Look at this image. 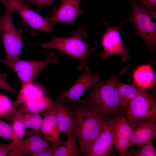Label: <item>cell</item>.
<instances>
[{
    "label": "cell",
    "mask_w": 156,
    "mask_h": 156,
    "mask_svg": "<svg viewBox=\"0 0 156 156\" xmlns=\"http://www.w3.org/2000/svg\"><path fill=\"white\" fill-rule=\"evenodd\" d=\"M64 99L72 109L75 119L79 153L85 156L101 133L106 121L110 119L81 101L77 103Z\"/></svg>",
    "instance_id": "obj_1"
},
{
    "label": "cell",
    "mask_w": 156,
    "mask_h": 156,
    "mask_svg": "<svg viewBox=\"0 0 156 156\" xmlns=\"http://www.w3.org/2000/svg\"><path fill=\"white\" fill-rule=\"evenodd\" d=\"M128 67H124L118 75H112L108 79L93 86L83 103L92 106L109 119L114 117L119 112V102L116 84L119 77L127 73Z\"/></svg>",
    "instance_id": "obj_2"
},
{
    "label": "cell",
    "mask_w": 156,
    "mask_h": 156,
    "mask_svg": "<svg viewBox=\"0 0 156 156\" xmlns=\"http://www.w3.org/2000/svg\"><path fill=\"white\" fill-rule=\"evenodd\" d=\"M72 36L66 38H59L51 35L52 40L49 42L41 44L39 46L46 49H55L60 51L62 55H67L76 59L80 64L78 69L81 71L87 65L88 58L95 49H89L91 44L84 42L83 39L87 37L85 29L79 26L72 31Z\"/></svg>",
    "instance_id": "obj_3"
},
{
    "label": "cell",
    "mask_w": 156,
    "mask_h": 156,
    "mask_svg": "<svg viewBox=\"0 0 156 156\" xmlns=\"http://www.w3.org/2000/svg\"><path fill=\"white\" fill-rule=\"evenodd\" d=\"M132 12L124 22H129L135 27L130 36H139L146 44L150 54V61L153 62V55L156 42V11L149 9L134 0H130Z\"/></svg>",
    "instance_id": "obj_4"
},
{
    "label": "cell",
    "mask_w": 156,
    "mask_h": 156,
    "mask_svg": "<svg viewBox=\"0 0 156 156\" xmlns=\"http://www.w3.org/2000/svg\"><path fill=\"white\" fill-rule=\"evenodd\" d=\"M5 12L0 15V38L4 46L6 60L14 62L19 60L21 50L24 44L22 37L23 30L17 29L12 19L13 10L7 6H4Z\"/></svg>",
    "instance_id": "obj_5"
},
{
    "label": "cell",
    "mask_w": 156,
    "mask_h": 156,
    "mask_svg": "<svg viewBox=\"0 0 156 156\" xmlns=\"http://www.w3.org/2000/svg\"><path fill=\"white\" fill-rule=\"evenodd\" d=\"M57 56L50 52L46 55L44 60H23L20 59L9 62L0 57V62L9 66L16 73L19 78L21 87L32 83L42 69L47 65L58 62Z\"/></svg>",
    "instance_id": "obj_6"
},
{
    "label": "cell",
    "mask_w": 156,
    "mask_h": 156,
    "mask_svg": "<svg viewBox=\"0 0 156 156\" xmlns=\"http://www.w3.org/2000/svg\"><path fill=\"white\" fill-rule=\"evenodd\" d=\"M0 3L10 7L20 16L23 24L31 29L32 35H36L39 30L51 31L52 28L48 18L31 9L26 0H0Z\"/></svg>",
    "instance_id": "obj_7"
},
{
    "label": "cell",
    "mask_w": 156,
    "mask_h": 156,
    "mask_svg": "<svg viewBox=\"0 0 156 156\" xmlns=\"http://www.w3.org/2000/svg\"><path fill=\"white\" fill-rule=\"evenodd\" d=\"M125 112L129 122L145 120L156 121L155 99L145 90L141 89Z\"/></svg>",
    "instance_id": "obj_8"
},
{
    "label": "cell",
    "mask_w": 156,
    "mask_h": 156,
    "mask_svg": "<svg viewBox=\"0 0 156 156\" xmlns=\"http://www.w3.org/2000/svg\"><path fill=\"white\" fill-rule=\"evenodd\" d=\"M124 23L123 21L117 26L113 27L107 23H102L106 30L99 41L103 48V51L100 55L102 60H107L116 55H120L123 62L129 59V51L124 47L119 31V28Z\"/></svg>",
    "instance_id": "obj_9"
},
{
    "label": "cell",
    "mask_w": 156,
    "mask_h": 156,
    "mask_svg": "<svg viewBox=\"0 0 156 156\" xmlns=\"http://www.w3.org/2000/svg\"><path fill=\"white\" fill-rule=\"evenodd\" d=\"M116 116L107 120L101 133L85 156H109L113 151Z\"/></svg>",
    "instance_id": "obj_10"
},
{
    "label": "cell",
    "mask_w": 156,
    "mask_h": 156,
    "mask_svg": "<svg viewBox=\"0 0 156 156\" xmlns=\"http://www.w3.org/2000/svg\"><path fill=\"white\" fill-rule=\"evenodd\" d=\"M60 2L59 7L53 9L47 17L51 28L60 22L73 25L77 16L84 12L81 8L79 0H60Z\"/></svg>",
    "instance_id": "obj_11"
},
{
    "label": "cell",
    "mask_w": 156,
    "mask_h": 156,
    "mask_svg": "<svg viewBox=\"0 0 156 156\" xmlns=\"http://www.w3.org/2000/svg\"><path fill=\"white\" fill-rule=\"evenodd\" d=\"M99 80L98 75L90 72L87 66L83 70L80 77L70 88L67 91L61 90L60 94L69 101L76 103L84 93L99 82Z\"/></svg>",
    "instance_id": "obj_12"
},
{
    "label": "cell",
    "mask_w": 156,
    "mask_h": 156,
    "mask_svg": "<svg viewBox=\"0 0 156 156\" xmlns=\"http://www.w3.org/2000/svg\"><path fill=\"white\" fill-rule=\"evenodd\" d=\"M56 112L55 104L41 112L44 116L41 128L42 133L46 139L51 142L52 148L55 151L62 144Z\"/></svg>",
    "instance_id": "obj_13"
},
{
    "label": "cell",
    "mask_w": 156,
    "mask_h": 156,
    "mask_svg": "<svg viewBox=\"0 0 156 156\" xmlns=\"http://www.w3.org/2000/svg\"><path fill=\"white\" fill-rule=\"evenodd\" d=\"M132 133V127L119 113L116 115L114 145L116 152L120 156H125Z\"/></svg>",
    "instance_id": "obj_14"
},
{
    "label": "cell",
    "mask_w": 156,
    "mask_h": 156,
    "mask_svg": "<svg viewBox=\"0 0 156 156\" xmlns=\"http://www.w3.org/2000/svg\"><path fill=\"white\" fill-rule=\"evenodd\" d=\"M129 122L132 126V133L128 148L145 143L152 140L156 137V121L145 120Z\"/></svg>",
    "instance_id": "obj_15"
},
{
    "label": "cell",
    "mask_w": 156,
    "mask_h": 156,
    "mask_svg": "<svg viewBox=\"0 0 156 156\" xmlns=\"http://www.w3.org/2000/svg\"><path fill=\"white\" fill-rule=\"evenodd\" d=\"M50 150H53L51 145L42 138L38 134H31L28 135L23 141H20L16 150L11 152L8 156H32L40 152Z\"/></svg>",
    "instance_id": "obj_16"
},
{
    "label": "cell",
    "mask_w": 156,
    "mask_h": 156,
    "mask_svg": "<svg viewBox=\"0 0 156 156\" xmlns=\"http://www.w3.org/2000/svg\"><path fill=\"white\" fill-rule=\"evenodd\" d=\"M56 107V116L61 132L66 133L70 129L75 128V120L72 109L60 94L54 103Z\"/></svg>",
    "instance_id": "obj_17"
},
{
    "label": "cell",
    "mask_w": 156,
    "mask_h": 156,
    "mask_svg": "<svg viewBox=\"0 0 156 156\" xmlns=\"http://www.w3.org/2000/svg\"><path fill=\"white\" fill-rule=\"evenodd\" d=\"M119 106L125 112L130 102L138 95L141 88L134 84H129L120 82L116 84Z\"/></svg>",
    "instance_id": "obj_18"
},
{
    "label": "cell",
    "mask_w": 156,
    "mask_h": 156,
    "mask_svg": "<svg viewBox=\"0 0 156 156\" xmlns=\"http://www.w3.org/2000/svg\"><path fill=\"white\" fill-rule=\"evenodd\" d=\"M44 96L43 90L40 86L33 83L29 84L21 88L13 106L15 108L28 101L39 99Z\"/></svg>",
    "instance_id": "obj_19"
},
{
    "label": "cell",
    "mask_w": 156,
    "mask_h": 156,
    "mask_svg": "<svg viewBox=\"0 0 156 156\" xmlns=\"http://www.w3.org/2000/svg\"><path fill=\"white\" fill-rule=\"evenodd\" d=\"M133 78L134 84L144 90L150 88L155 80V75L151 64L138 67L134 72Z\"/></svg>",
    "instance_id": "obj_20"
},
{
    "label": "cell",
    "mask_w": 156,
    "mask_h": 156,
    "mask_svg": "<svg viewBox=\"0 0 156 156\" xmlns=\"http://www.w3.org/2000/svg\"><path fill=\"white\" fill-rule=\"evenodd\" d=\"M67 138L55 151L54 156H77L79 149L77 142V134L75 128H72L66 133Z\"/></svg>",
    "instance_id": "obj_21"
},
{
    "label": "cell",
    "mask_w": 156,
    "mask_h": 156,
    "mask_svg": "<svg viewBox=\"0 0 156 156\" xmlns=\"http://www.w3.org/2000/svg\"><path fill=\"white\" fill-rule=\"evenodd\" d=\"M53 105L52 100L44 96L39 99L28 101L18 109L23 113L38 114L48 109Z\"/></svg>",
    "instance_id": "obj_22"
},
{
    "label": "cell",
    "mask_w": 156,
    "mask_h": 156,
    "mask_svg": "<svg viewBox=\"0 0 156 156\" xmlns=\"http://www.w3.org/2000/svg\"><path fill=\"white\" fill-rule=\"evenodd\" d=\"M17 109L18 113L13 121H19L26 127L30 128L38 133L39 129H41L43 118L40 115L38 114L23 113L18 109Z\"/></svg>",
    "instance_id": "obj_23"
},
{
    "label": "cell",
    "mask_w": 156,
    "mask_h": 156,
    "mask_svg": "<svg viewBox=\"0 0 156 156\" xmlns=\"http://www.w3.org/2000/svg\"><path fill=\"white\" fill-rule=\"evenodd\" d=\"M134 149L132 146L126 150L125 156H156V149L152 140L144 144L135 145Z\"/></svg>",
    "instance_id": "obj_24"
},
{
    "label": "cell",
    "mask_w": 156,
    "mask_h": 156,
    "mask_svg": "<svg viewBox=\"0 0 156 156\" xmlns=\"http://www.w3.org/2000/svg\"><path fill=\"white\" fill-rule=\"evenodd\" d=\"M17 113V110L14 108L9 98L0 94V118L13 121Z\"/></svg>",
    "instance_id": "obj_25"
},
{
    "label": "cell",
    "mask_w": 156,
    "mask_h": 156,
    "mask_svg": "<svg viewBox=\"0 0 156 156\" xmlns=\"http://www.w3.org/2000/svg\"><path fill=\"white\" fill-rule=\"evenodd\" d=\"M0 137L8 139L12 141L13 148L11 152L16 150L20 140L14 134L12 127L0 118Z\"/></svg>",
    "instance_id": "obj_26"
},
{
    "label": "cell",
    "mask_w": 156,
    "mask_h": 156,
    "mask_svg": "<svg viewBox=\"0 0 156 156\" xmlns=\"http://www.w3.org/2000/svg\"><path fill=\"white\" fill-rule=\"evenodd\" d=\"M12 126L13 131L16 137L20 140L24 136L26 127L18 120L13 121Z\"/></svg>",
    "instance_id": "obj_27"
},
{
    "label": "cell",
    "mask_w": 156,
    "mask_h": 156,
    "mask_svg": "<svg viewBox=\"0 0 156 156\" xmlns=\"http://www.w3.org/2000/svg\"><path fill=\"white\" fill-rule=\"evenodd\" d=\"M0 90L7 91L13 94L18 93V91L12 88L8 82L5 71L0 74Z\"/></svg>",
    "instance_id": "obj_28"
},
{
    "label": "cell",
    "mask_w": 156,
    "mask_h": 156,
    "mask_svg": "<svg viewBox=\"0 0 156 156\" xmlns=\"http://www.w3.org/2000/svg\"><path fill=\"white\" fill-rule=\"evenodd\" d=\"M55 0H26L29 5L35 4L37 6V10L40 11L43 8L46 6H51L53 4Z\"/></svg>",
    "instance_id": "obj_29"
},
{
    "label": "cell",
    "mask_w": 156,
    "mask_h": 156,
    "mask_svg": "<svg viewBox=\"0 0 156 156\" xmlns=\"http://www.w3.org/2000/svg\"><path fill=\"white\" fill-rule=\"evenodd\" d=\"M13 148V145L12 142L8 144H0V156L8 155Z\"/></svg>",
    "instance_id": "obj_30"
},
{
    "label": "cell",
    "mask_w": 156,
    "mask_h": 156,
    "mask_svg": "<svg viewBox=\"0 0 156 156\" xmlns=\"http://www.w3.org/2000/svg\"><path fill=\"white\" fill-rule=\"evenodd\" d=\"M147 8L156 11V0H134Z\"/></svg>",
    "instance_id": "obj_31"
},
{
    "label": "cell",
    "mask_w": 156,
    "mask_h": 156,
    "mask_svg": "<svg viewBox=\"0 0 156 156\" xmlns=\"http://www.w3.org/2000/svg\"><path fill=\"white\" fill-rule=\"evenodd\" d=\"M55 151L53 150H50L43 151L36 153L33 156H54Z\"/></svg>",
    "instance_id": "obj_32"
},
{
    "label": "cell",
    "mask_w": 156,
    "mask_h": 156,
    "mask_svg": "<svg viewBox=\"0 0 156 156\" xmlns=\"http://www.w3.org/2000/svg\"></svg>",
    "instance_id": "obj_33"
}]
</instances>
